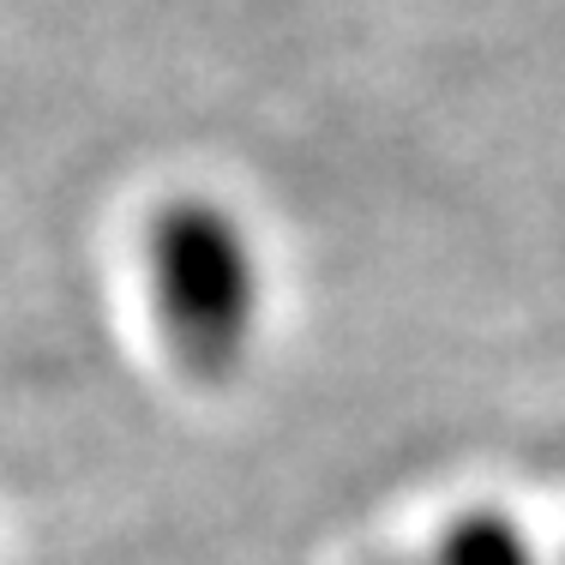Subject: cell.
Wrapping results in <instances>:
<instances>
[{"instance_id": "1", "label": "cell", "mask_w": 565, "mask_h": 565, "mask_svg": "<svg viewBox=\"0 0 565 565\" xmlns=\"http://www.w3.org/2000/svg\"><path fill=\"white\" fill-rule=\"evenodd\" d=\"M145 277L174 367L228 385L265 326V265L247 223L217 199H169L145 223Z\"/></svg>"}, {"instance_id": "2", "label": "cell", "mask_w": 565, "mask_h": 565, "mask_svg": "<svg viewBox=\"0 0 565 565\" xmlns=\"http://www.w3.org/2000/svg\"><path fill=\"white\" fill-rule=\"evenodd\" d=\"M422 565H542V547L530 542V530L511 511L476 505L439 530L434 554Z\"/></svg>"}, {"instance_id": "3", "label": "cell", "mask_w": 565, "mask_h": 565, "mask_svg": "<svg viewBox=\"0 0 565 565\" xmlns=\"http://www.w3.org/2000/svg\"><path fill=\"white\" fill-rule=\"evenodd\" d=\"M380 565H397V559H380Z\"/></svg>"}]
</instances>
